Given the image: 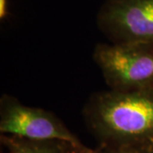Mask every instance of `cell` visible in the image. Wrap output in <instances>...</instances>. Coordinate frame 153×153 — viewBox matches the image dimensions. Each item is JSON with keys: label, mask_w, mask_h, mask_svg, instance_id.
I'll return each instance as SVG.
<instances>
[{"label": "cell", "mask_w": 153, "mask_h": 153, "mask_svg": "<svg viewBox=\"0 0 153 153\" xmlns=\"http://www.w3.org/2000/svg\"><path fill=\"white\" fill-rule=\"evenodd\" d=\"M83 117L100 145L153 142V89L94 94Z\"/></svg>", "instance_id": "cell-1"}, {"label": "cell", "mask_w": 153, "mask_h": 153, "mask_svg": "<svg viewBox=\"0 0 153 153\" xmlns=\"http://www.w3.org/2000/svg\"><path fill=\"white\" fill-rule=\"evenodd\" d=\"M93 58L110 89H153V44H99Z\"/></svg>", "instance_id": "cell-2"}, {"label": "cell", "mask_w": 153, "mask_h": 153, "mask_svg": "<svg viewBox=\"0 0 153 153\" xmlns=\"http://www.w3.org/2000/svg\"><path fill=\"white\" fill-rule=\"evenodd\" d=\"M0 132L1 134L30 140H56L85 146L55 114L22 105L9 94H4L0 100Z\"/></svg>", "instance_id": "cell-3"}, {"label": "cell", "mask_w": 153, "mask_h": 153, "mask_svg": "<svg viewBox=\"0 0 153 153\" xmlns=\"http://www.w3.org/2000/svg\"><path fill=\"white\" fill-rule=\"evenodd\" d=\"M97 26L115 44H153V0H105Z\"/></svg>", "instance_id": "cell-4"}, {"label": "cell", "mask_w": 153, "mask_h": 153, "mask_svg": "<svg viewBox=\"0 0 153 153\" xmlns=\"http://www.w3.org/2000/svg\"><path fill=\"white\" fill-rule=\"evenodd\" d=\"M0 140L7 153H62L60 141L36 140L1 134Z\"/></svg>", "instance_id": "cell-5"}, {"label": "cell", "mask_w": 153, "mask_h": 153, "mask_svg": "<svg viewBox=\"0 0 153 153\" xmlns=\"http://www.w3.org/2000/svg\"><path fill=\"white\" fill-rule=\"evenodd\" d=\"M151 144L99 145L94 153H150Z\"/></svg>", "instance_id": "cell-6"}, {"label": "cell", "mask_w": 153, "mask_h": 153, "mask_svg": "<svg viewBox=\"0 0 153 153\" xmlns=\"http://www.w3.org/2000/svg\"><path fill=\"white\" fill-rule=\"evenodd\" d=\"M62 153H94V149L87 147V146H76L71 143L60 142Z\"/></svg>", "instance_id": "cell-7"}, {"label": "cell", "mask_w": 153, "mask_h": 153, "mask_svg": "<svg viewBox=\"0 0 153 153\" xmlns=\"http://www.w3.org/2000/svg\"><path fill=\"white\" fill-rule=\"evenodd\" d=\"M8 14V0H0V19L4 20Z\"/></svg>", "instance_id": "cell-8"}, {"label": "cell", "mask_w": 153, "mask_h": 153, "mask_svg": "<svg viewBox=\"0 0 153 153\" xmlns=\"http://www.w3.org/2000/svg\"><path fill=\"white\" fill-rule=\"evenodd\" d=\"M150 153H153V142L150 145Z\"/></svg>", "instance_id": "cell-9"}]
</instances>
